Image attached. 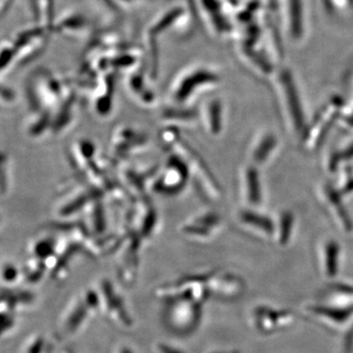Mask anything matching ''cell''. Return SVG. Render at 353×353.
Masks as SVG:
<instances>
[{
  "label": "cell",
  "instance_id": "obj_17",
  "mask_svg": "<svg viewBox=\"0 0 353 353\" xmlns=\"http://www.w3.org/2000/svg\"><path fill=\"white\" fill-rule=\"evenodd\" d=\"M153 352L154 353H185L180 347L172 345L170 343L164 341H157L153 345Z\"/></svg>",
  "mask_w": 353,
  "mask_h": 353
},
{
  "label": "cell",
  "instance_id": "obj_7",
  "mask_svg": "<svg viewBox=\"0 0 353 353\" xmlns=\"http://www.w3.org/2000/svg\"><path fill=\"white\" fill-rule=\"evenodd\" d=\"M222 226V220L217 213L205 212L194 216L183 228L188 238L196 241H205L212 238Z\"/></svg>",
  "mask_w": 353,
  "mask_h": 353
},
{
  "label": "cell",
  "instance_id": "obj_5",
  "mask_svg": "<svg viewBox=\"0 0 353 353\" xmlns=\"http://www.w3.org/2000/svg\"><path fill=\"white\" fill-rule=\"evenodd\" d=\"M340 101H333L316 115L310 125L306 126L301 141L304 150L314 152L322 145L334 123L340 115Z\"/></svg>",
  "mask_w": 353,
  "mask_h": 353
},
{
  "label": "cell",
  "instance_id": "obj_4",
  "mask_svg": "<svg viewBox=\"0 0 353 353\" xmlns=\"http://www.w3.org/2000/svg\"><path fill=\"white\" fill-rule=\"evenodd\" d=\"M317 196L321 202L323 209L328 213L330 219L345 234L352 233L353 221L345 202L343 194L338 187L331 183H324L318 188Z\"/></svg>",
  "mask_w": 353,
  "mask_h": 353
},
{
  "label": "cell",
  "instance_id": "obj_6",
  "mask_svg": "<svg viewBox=\"0 0 353 353\" xmlns=\"http://www.w3.org/2000/svg\"><path fill=\"white\" fill-rule=\"evenodd\" d=\"M236 221L243 231L261 240L275 239V221L267 215L257 212L255 208L241 209L236 215Z\"/></svg>",
  "mask_w": 353,
  "mask_h": 353
},
{
  "label": "cell",
  "instance_id": "obj_10",
  "mask_svg": "<svg viewBox=\"0 0 353 353\" xmlns=\"http://www.w3.org/2000/svg\"><path fill=\"white\" fill-rule=\"evenodd\" d=\"M309 316L314 318L316 321L329 326L333 329L347 328L350 323L353 321V309L336 307H308Z\"/></svg>",
  "mask_w": 353,
  "mask_h": 353
},
{
  "label": "cell",
  "instance_id": "obj_11",
  "mask_svg": "<svg viewBox=\"0 0 353 353\" xmlns=\"http://www.w3.org/2000/svg\"><path fill=\"white\" fill-rule=\"evenodd\" d=\"M254 321L257 328L264 333H272L277 329L290 326L294 322L292 313L275 309L260 307L254 312Z\"/></svg>",
  "mask_w": 353,
  "mask_h": 353
},
{
  "label": "cell",
  "instance_id": "obj_9",
  "mask_svg": "<svg viewBox=\"0 0 353 353\" xmlns=\"http://www.w3.org/2000/svg\"><path fill=\"white\" fill-rule=\"evenodd\" d=\"M208 283L211 294L218 299H234L245 290L243 281L229 273L208 274Z\"/></svg>",
  "mask_w": 353,
  "mask_h": 353
},
{
  "label": "cell",
  "instance_id": "obj_18",
  "mask_svg": "<svg viewBox=\"0 0 353 353\" xmlns=\"http://www.w3.org/2000/svg\"><path fill=\"white\" fill-rule=\"evenodd\" d=\"M43 353H71L64 347L63 345H60L57 341L52 340V339L46 338V345Z\"/></svg>",
  "mask_w": 353,
  "mask_h": 353
},
{
  "label": "cell",
  "instance_id": "obj_22",
  "mask_svg": "<svg viewBox=\"0 0 353 353\" xmlns=\"http://www.w3.org/2000/svg\"><path fill=\"white\" fill-rule=\"evenodd\" d=\"M341 126L345 130V131H352L353 130V110L350 113L345 114L343 116L341 120Z\"/></svg>",
  "mask_w": 353,
  "mask_h": 353
},
{
  "label": "cell",
  "instance_id": "obj_19",
  "mask_svg": "<svg viewBox=\"0 0 353 353\" xmlns=\"http://www.w3.org/2000/svg\"><path fill=\"white\" fill-rule=\"evenodd\" d=\"M338 189L343 196H352L353 194V174L345 176Z\"/></svg>",
  "mask_w": 353,
  "mask_h": 353
},
{
  "label": "cell",
  "instance_id": "obj_12",
  "mask_svg": "<svg viewBox=\"0 0 353 353\" xmlns=\"http://www.w3.org/2000/svg\"><path fill=\"white\" fill-rule=\"evenodd\" d=\"M279 139L274 132H265L254 139L250 150L252 164L256 167L263 166L275 155L278 150Z\"/></svg>",
  "mask_w": 353,
  "mask_h": 353
},
{
  "label": "cell",
  "instance_id": "obj_3",
  "mask_svg": "<svg viewBox=\"0 0 353 353\" xmlns=\"http://www.w3.org/2000/svg\"><path fill=\"white\" fill-rule=\"evenodd\" d=\"M97 290L101 301V313L118 328H132L134 320L128 310L126 303L115 290L112 283L108 280L101 281Z\"/></svg>",
  "mask_w": 353,
  "mask_h": 353
},
{
  "label": "cell",
  "instance_id": "obj_8",
  "mask_svg": "<svg viewBox=\"0 0 353 353\" xmlns=\"http://www.w3.org/2000/svg\"><path fill=\"white\" fill-rule=\"evenodd\" d=\"M240 183L241 196L246 205L250 208H257L261 205L263 199L261 180L255 165H248L241 170Z\"/></svg>",
  "mask_w": 353,
  "mask_h": 353
},
{
  "label": "cell",
  "instance_id": "obj_2",
  "mask_svg": "<svg viewBox=\"0 0 353 353\" xmlns=\"http://www.w3.org/2000/svg\"><path fill=\"white\" fill-rule=\"evenodd\" d=\"M166 304L165 322L172 332L190 334L201 323L202 304L187 297L172 296L161 299Z\"/></svg>",
  "mask_w": 353,
  "mask_h": 353
},
{
  "label": "cell",
  "instance_id": "obj_20",
  "mask_svg": "<svg viewBox=\"0 0 353 353\" xmlns=\"http://www.w3.org/2000/svg\"><path fill=\"white\" fill-rule=\"evenodd\" d=\"M18 276H19V274H18L17 269L15 267L11 266V265L4 267L3 281L7 284H12L15 281H17Z\"/></svg>",
  "mask_w": 353,
  "mask_h": 353
},
{
  "label": "cell",
  "instance_id": "obj_21",
  "mask_svg": "<svg viewBox=\"0 0 353 353\" xmlns=\"http://www.w3.org/2000/svg\"><path fill=\"white\" fill-rule=\"evenodd\" d=\"M340 152L341 160H343V163H347V162L352 161L353 160V139L350 141V143H347L345 148L341 150H339Z\"/></svg>",
  "mask_w": 353,
  "mask_h": 353
},
{
  "label": "cell",
  "instance_id": "obj_1",
  "mask_svg": "<svg viewBox=\"0 0 353 353\" xmlns=\"http://www.w3.org/2000/svg\"><path fill=\"white\" fill-rule=\"evenodd\" d=\"M101 313V301L97 289H88L72 299L58 322L64 336H73L85 329L88 322Z\"/></svg>",
  "mask_w": 353,
  "mask_h": 353
},
{
  "label": "cell",
  "instance_id": "obj_16",
  "mask_svg": "<svg viewBox=\"0 0 353 353\" xmlns=\"http://www.w3.org/2000/svg\"><path fill=\"white\" fill-rule=\"evenodd\" d=\"M206 129L211 134H219L223 129L222 108L218 102L213 101L206 108L205 113Z\"/></svg>",
  "mask_w": 353,
  "mask_h": 353
},
{
  "label": "cell",
  "instance_id": "obj_15",
  "mask_svg": "<svg viewBox=\"0 0 353 353\" xmlns=\"http://www.w3.org/2000/svg\"><path fill=\"white\" fill-rule=\"evenodd\" d=\"M296 218L294 213L290 211H284L281 213L278 222L276 223L275 241L279 245L285 246L289 245L294 234Z\"/></svg>",
  "mask_w": 353,
  "mask_h": 353
},
{
  "label": "cell",
  "instance_id": "obj_13",
  "mask_svg": "<svg viewBox=\"0 0 353 353\" xmlns=\"http://www.w3.org/2000/svg\"><path fill=\"white\" fill-rule=\"evenodd\" d=\"M319 259L323 274L328 278H334L340 268L341 246L338 241L333 239L323 241Z\"/></svg>",
  "mask_w": 353,
  "mask_h": 353
},
{
  "label": "cell",
  "instance_id": "obj_23",
  "mask_svg": "<svg viewBox=\"0 0 353 353\" xmlns=\"http://www.w3.org/2000/svg\"><path fill=\"white\" fill-rule=\"evenodd\" d=\"M114 353H134L132 352L131 348L128 347H120L116 350V352Z\"/></svg>",
  "mask_w": 353,
  "mask_h": 353
},
{
  "label": "cell",
  "instance_id": "obj_14",
  "mask_svg": "<svg viewBox=\"0 0 353 353\" xmlns=\"http://www.w3.org/2000/svg\"><path fill=\"white\" fill-rule=\"evenodd\" d=\"M34 296L24 290H2L1 314L15 316V313L25 306L31 305Z\"/></svg>",
  "mask_w": 353,
  "mask_h": 353
}]
</instances>
